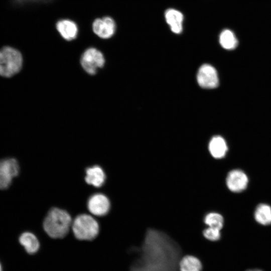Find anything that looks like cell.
Segmentation results:
<instances>
[{"instance_id":"6da1fadb","label":"cell","mask_w":271,"mask_h":271,"mask_svg":"<svg viewBox=\"0 0 271 271\" xmlns=\"http://www.w3.org/2000/svg\"><path fill=\"white\" fill-rule=\"evenodd\" d=\"M139 256L129 271H177L180 260L178 245L164 233L150 229L146 233Z\"/></svg>"},{"instance_id":"7a4b0ae2","label":"cell","mask_w":271,"mask_h":271,"mask_svg":"<svg viewBox=\"0 0 271 271\" xmlns=\"http://www.w3.org/2000/svg\"><path fill=\"white\" fill-rule=\"evenodd\" d=\"M72 223L71 217L66 211L54 207L47 214L44 220L43 228L50 237L62 238L69 232Z\"/></svg>"},{"instance_id":"3957f363","label":"cell","mask_w":271,"mask_h":271,"mask_svg":"<svg viewBox=\"0 0 271 271\" xmlns=\"http://www.w3.org/2000/svg\"><path fill=\"white\" fill-rule=\"evenodd\" d=\"M71 228L75 237L80 240H93L97 236L99 230L97 221L86 214L76 216L72 221Z\"/></svg>"},{"instance_id":"277c9868","label":"cell","mask_w":271,"mask_h":271,"mask_svg":"<svg viewBox=\"0 0 271 271\" xmlns=\"http://www.w3.org/2000/svg\"><path fill=\"white\" fill-rule=\"evenodd\" d=\"M22 65V55L18 50L9 46L0 49V76L11 77L21 70Z\"/></svg>"},{"instance_id":"5b68a950","label":"cell","mask_w":271,"mask_h":271,"mask_svg":"<svg viewBox=\"0 0 271 271\" xmlns=\"http://www.w3.org/2000/svg\"><path fill=\"white\" fill-rule=\"evenodd\" d=\"M80 63L82 68L88 74H95L98 68L104 65L102 53L94 48L87 49L82 54Z\"/></svg>"},{"instance_id":"8992f818","label":"cell","mask_w":271,"mask_h":271,"mask_svg":"<svg viewBox=\"0 0 271 271\" xmlns=\"http://www.w3.org/2000/svg\"><path fill=\"white\" fill-rule=\"evenodd\" d=\"M19 172V166L16 159L8 158L0 160V189H7Z\"/></svg>"},{"instance_id":"52a82bcc","label":"cell","mask_w":271,"mask_h":271,"mask_svg":"<svg viewBox=\"0 0 271 271\" xmlns=\"http://www.w3.org/2000/svg\"><path fill=\"white\" fill-rule=\"evenodd\" d=\"M197 80L204 88H214L218 85L219 79L215 69L209 64L202 65L198 72Z\"/></svg>"},{"instance_id":"ba28073f","label":"cell","mask_w":271,"mask_h":271,"mask_svg":"<svg viewBox=\"0 0 271 271\" xmlns=\"http://www.w3.org/2000/svg\"><path fill=\"white\" fill-rule=\"evenodd\" d=\"M87 208L92 214L102 216L109 211L110 203L109 200L102 193H96L91 196L87 202Z\"/></svg>"},{"instance_id":"9c48e42d","label":"cell","mask_w":271,"mask_h":271,"mask_svg":"<svg viewBox=\"0 0 271 271\" xmlns=\"http://www.w3.org/2000/svg\"><path fill=\"white\" fill-rule=\"evenodd\" d=\"M226 185L233 192H240L247 187L248 179L246 174L240 170H233L227 174Z\"/></svg>"},{"instance_id":"30bf717a","label":"cell","mask_w":271,"mask_h":271,"mask_svg":"<svg viewBox=\"0 0 271 271\" xmlns=\"http://www.w3.org/2000/svg\"><path fill=\"white\" fill-rule=\"evenodd\" d=\"M94 33L103 39L112 36L115 31L116 26L114 20L109 17L96 19L92 25Z\"/></svg>"},{"instance_id":"8fae6325","label":"cell","mask_w":271,"mask_h":271,"mask_svg":"<svg viewBox=\"0 0 271 271\" xmlns=\"http://www.w3.org/2000/svg\"><path fill=\"white\" fill-rule=\"evenodd\" d=\"M165 20L172 32L180 34L183 31L184 16L181 12L174 9H169L165 13Z\"/></svg>"},{"instance_id":"7c38bea8","label":"cell","mask_w":271,"mask_h":271,"mask_svg":"<svg viewBox=\"0 0 271 271\" xmlns=\"http://www.w3.org/2000/svg\"><path fill=\"white\" fill-rule=\"evenodd\" d=\"M85 174L86 182L95 187L102 186L106 180L105 172L100 166L97 165L87 168L85 171Z\"/></svg>"},{"instance_id":"4fadbf2b","label":"cell","mask_w":271,"mask_h":271,"mask_svg":"<svg viewBox=\"0 0 271 271\" xmlns=\"http://www.w3.org/2000/svg\"><path fill=\"white\" fill-rule=\"evenodd\" d=\"M56 28L61 36L66 40L74 39L77 36L78 27L73 21L62 20L58 22Z\"/></svg>"},{"instance_id":"5bb4252c","label":"cell","mask_w":271,"mask_h":271,"mask_svg":"<svg viewBox=\"0 0 271 271\" xmlns=\"http://www.w3.org/2000/svg\"><path fill=\"white\" fill-rule=\"evenodd\" d=\"M208 149L211 156L218 159L225 156L227 151V146L223 138L216 136L210 140Z\"/></svg>"},{"instance_id":"9a60e30c","label":"cell","mask_w":271,"mask_h":271,"mask_svg":"<svg viewBox=\"0 0 271 271\" xmlns=\"http://www.w3.org/2000/svg\"><path fill=\"white\" fill-rule=\"evenodd\" d=\"M19 242L29 254H34L39 249V240L35 235L31 232H25L22 233L19 237Z\"/></svg>"},{"instance_id":"2e32d148","label":"cell","mask_w":271,"mask_h":271,"mask_svg":"<svg viewBox=\"0 0 271 271\" xmlns=\"http://www.w3.org/2000/svg\"><path fill=\"white\" fill-rule=\"evenodd\" d=\"M180 271H201L202 265L200 260L192 255H186L179 262Z\"/></svg>"},{"instance_id":"e0dca14e","label":"cell","mask_w":271,"mask_h":271,"mask_svg":"<svg viewBox=\"0 0 271 271\" xmlns=\"http://www.w3.org/2000/svg\"><path fill=\"white\" fill-rule=\"evenodd\" d=\"M254 218L261 225L271 224V207L266 204L258 205L255 210Z\"/></svg>"},{"instance_id":"ac0fdd59","label":"cell","mask_w":271,"mask_h":271,"mask_svg":"<svg viewBox=\"0 0 271 271\" xmlns=\"http://www.w3.org/2000/svg\"><path fill=\"white\" fill-rule=\"evenodd\" d=\"M219 43L223 48L232 50L236 47L237 40L232 31L226 29L220 34Z\"/></svg>"},{"instance_id":"d6986e66","label":"cell","mask_w":271,"mask_h":271,"mask_svg":"<svg viewBox=\"0 0 271 271\" xmlns=\"http://www.w3.org/2000/svg\"><path fill=\"white\" fill-rule=\"evenodd\" d=\"M204 221L208 227L221 230L223 226V218L219 213L211 212L204 217Z\"/></svg>"},{"instance_id":"ffe728a7","label":"cell","mask_w":271,"mask_h":271,"mask_svg":"<svg viewBox=\"0 0 271 271\" xmlns=\"http://www.w3.org/2000/svg\"><path fill=\"white\" fill-rule=\"evenodd\" d=\"M205 238L210 241H217L220 238V230L208 227L203 231Z\"/></svg>"},{"instance_id":"44dd1931","label":"cell","mask_w":271,"mask_h":271,"mask_svg":"<svg viewBox=\"0 0 271 271\" xmlns=\"http://www.w3.org/2000/svg\"><path fill=\"white\" fill-rule=\"evenodd\" d=\"M247 271H262V270L259 269H249Z\"/></svg>"},{"instance_id":"7402d4cb","label":"cell","mask_w":271,"mask_h":271,"mask_svg":"<svg viewBox=\"0 0 271 271\" xmlns=\"http://www.w3.org/2000/svg\"><path fill=\"white\" fill-rule=\"evenodd\" d=\"M0 271H3L2 270V267L1 263H0Z\"/></svg>"}]
</instances>
